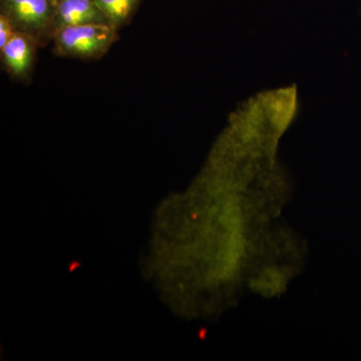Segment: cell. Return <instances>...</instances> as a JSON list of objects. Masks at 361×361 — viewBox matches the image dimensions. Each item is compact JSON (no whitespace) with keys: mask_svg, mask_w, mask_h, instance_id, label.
<instances>
[{"mask_svg":"<svg viewBox=\"0 0 361 361\" xmlns=\"http://www.w3.org/2000/svg\"><path fill=\"white\" fill-rule=\"evenodd\" d=\"M116 32L106 23L66 26L52 37L54 52L68 58L97 59L106 54L118 39Z\"/></svg>","mask_w":361,"mask_h":361,"instance_id":"obj_1","label":"cell"},{"mask_svg":"<svg viewBox=\"0 0 361 361\" xmlns=\"http://www.w3.org/2000/svg\"><path fill=\"white\" fill-rule=\"evenodd\" d=\"M56 9L52 0H1L0 13L8 18L16 32L42 45L54 37Z\"/></svg>","mask_w":361,"mask_h":361,"instance_id":"obj_2","label":"cell"},{"mask_svg":"<svg viewBox=\"0 0 361 361\" xmlns=\"http://www.w3.org/2000/svg\"><path fill=\"white\" fill-rule=\"evenodd\" d=\"M37 42L25 35L16 32L1 49V59L9 75L16 78H27L35 61Z\"/></svg>","mask_w":361,"mask_h":361,"instance_id":"obj_3","label":"cell"},{"mask_svg":"<svg viewBox=\"0 0 361 361\" xmlns=\"http://www.w3.org/2000/svg\"><path fill=\"white\" fill-rule=\"evenodd\" d=\"M85 23L109 25L94 0H59L54 14V33L66 26Z\"/></svg>","mask_w":361,"mask_h":361,"instance_id":"obj_4","label":"cell"},{"mask_svg":"<svg viewBox=\"0 0 361 361\" xmlns=\"http://www.w3.org/2000/svg\"><path fill=\"white\" fill-rule=\"evenodd\" d=\"M109 25L120 30L132 18L141 0H94Z\"/></svg>","mask_w":361,"mask_h":361,"instance_id":"obj_5","label":"cell"},{"mask_svg":"<svg viewBox=\"0 0 361 361\" xmlns=\"http://www.w3.org/2000/svg\"><path fill=\"white\" fill-rule=\"evenodd\" d=\"M16 32V28L8 18L0 13V49L11 39Z\"/></svg>","mask_w":361,"mask_h":361,"instance_id":"obj_6","label":"cell"},{"mask_svg":"<svg viewBox=\"0 0 361 361\" xmlns=\"http://www.w3.org/2000/svg\"><path fill=\"white\" fill-rule=\"evenodd\" d=\"M54 1V4H56V6H58L59 0H52Z\"/></svg>","mask_w":361,"mask_h":361,"instance_id":"obj_7","label":"cell"}]
</instances>
